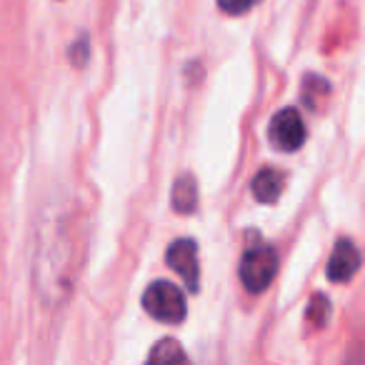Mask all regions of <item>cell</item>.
I'll return each instance as SVG.
<instances>
[{"instance_id":"6","label":"cell","mask_w":365,"mask_h":365,"mask_svg":"<svg viewBox=\"0 0 365 365\" xmlns=\"http://www.w3.org/2000/svg\"><path fill=\"white\" fill-rule=\"evenodd\" d=\"M358 270H360V253L355 248V243L348 238L338 240L328 263V278L333 283H348V280H353V275Z\"/></svg>"},{"instance_id":"5","label":"cell","mask_w":365,"mask_h":365,"mask_svg":"<svg viewBox=\"0 0 365 365\" xmlns=\"http://www.w3.org/2000/svg\"><path fill=\"white\" fill-rule=\"evenodd\" d=\"M168 265L182 278L190 293H198L200 285V268H198V245L190 238H180L168 248L165 253Z\"/></svg>"},{"instance_id":"10","label":"cell","mask_w":365,"mask_h":365,"mask_svg":"<svg viewBox=\"0 0 365 365\" xmlns=\"http://www.w3.org/2000/svg\"><path fill=\"white\" fill-rule=\"evenodd\" d=\"M328 315H330L328 298H323V295H313V305H310V310H308V320L313 325H318V328H323V325L328 323Z\"/></svg>"},{"instance_id":"7","label":"cell","mask_w":365,"mask_h":365,"mask_svg":"<svg viewBox=\"0 0 365 365\" xmlns=\"http://www.w3.org/2000/svg\"><path fill=\"white\" fill-rule=\"evenodd\" d=\"M280 193H283V173L280 170H275V168H263V170L253 178L255 200L270 205L280 198Z\"/></svg>"},{"instance_id":"4","label":"cell","mask_w":365,"mask_h":365,"mask_svg":"<svg viewBox=\"0 0 365 365\" xmlns=\"http://www.w3.org/2000/svg\"><path fill=\"white\" fill-rule=\"evenodd\" d=\"M270 143L283 153H295L305 140V125L303 118L295 108H285V110L275 113L270 120Z\"/></svg>"},{"instance_id":"1","label":"cell","mask_w":365,"mask_h":365,"mask_svg":"<svg viewBox=\"0 0 365 365\" xmlns=\"http://www.w3.org/2000/svg\"><path fill=\"white\" fill-rule=\"evenodd\" d=\"M73 268V238L71 228L61 223V228H41L38 240V258H36V280L38 290L46 293L48 300L68 298L71 290V273Z\"/></svg>"},{"instance_id":"9","label":"cell","mask_w":365,"mask_h":365,"mask_svg":"<svg viewBox=\"0 0 365 365\" xmlns=\"http://www.w3.org/2000/svg\"><path fill=\"white\" fill-rule=\"evenodd\" d=\"M148 360H150V363H185L188 355H185V350L178 345V340L165 338L150 350Z\"/></svg>"},{"instance_id":"11","label":"cell","mask_w":365,"mask_h":365,"mask_svg":"<svg viewBox=\"0 0 365 365\" xmlns=\"http://www.w3.org/2000/svg\"><path fill=\"white\" fill-rule=\"evenodd\" d=\"M255 3H258V0H218L220 11L228 13V16H243V13H248Z\"/></svg>"},{"instance_id":"3","label":"cell","mask_w":365,"mask_h":365,"mask_svg":"<svg viewBox=\"0 0 365 365\" xmlns=\"http://www.w3.org/2000/svg\"><path fill=\"white\" fill-rule=\"evenodd\" d=\"M278 273V255L270 245H253L240 258V283L248 293H263Z\"/></svg>"},{"instance_id":"2","label":"cell","mask_w":365,"mask_h":365,"mask_svg":"<svg viewBox=\"0 0 365 365\" xmlns=\"http://www.w3.org/2000/svg\"><path fill=\"white\" fill-rule=\"evenodd\" d=\"M143 308L150 318L168 325H180L188 315L182 290L168 280H155L153 285H148V290L143 293Z\"/></svg>"},{"instance_id":"12","label":"cell","mask_w":365,"mask_h":365,"mask_svg":"<svg viewBox=\"0 0 365 365\" xmlns=\"http://www.w3.org/2000/svg\"><path fill=\"white\" fill-rule=\"evenodd\" d=\"M73 63H76V68H83L88 63V41L86 38H81V41L76 43V48H73Z\"/></svg>"},{"instance_id":"8","label":"cell","mask_w":365,"mask_h":365,"mask_svg":"<svg viewBox=\"0 0 365 365\" xmlns=\"http://www.w3.org/2000/svg\"><path fill=\"white\" fill-rule=\"evenodd\" d=\"M198 205V185L193 175H180L173 185V208L175 213H193Z\"/></svg>"}]
</instances>
